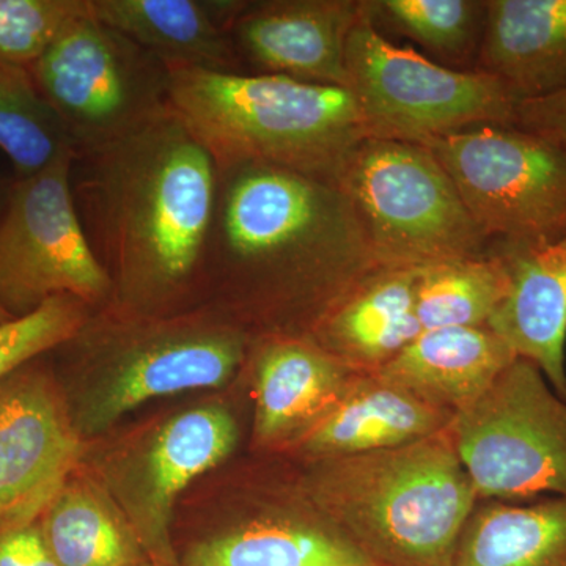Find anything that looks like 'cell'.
Returning a JSON list of instances; mask_svg holds the SVG:
<instances>
[{
    "instance_id": "cell-5",
    "label": "cell",
    "mask_w": 566,
    "mask_h": 566,
    "mask_svg": "<svg viewBox=\"0 0 566 566\" xmlns=\"http://www.w3.org/2000/svg\"><path fill=\"white\" fill-rule=\"evenodd\" d=\"M93 312L74 349V422L87 441L137 406L232 381L253 338L211 305L180 315L126 314L114 305Z\"/></svg>"
},
{
    "instance_id": "cell-28",
    "label": "cell",
    "mask_w": 566,
    "mask_h": 566,
    "mask_svg": "<svg viewBox=\"0 0 566 566\" xmlns=\"http://www.w3.org/2000/svg\"><path fill=\"white\" fill-rule=\"evenodd\" d=\"M93 312L77 297L55 296L31 314L0 323V382L41 354L73 340Z\"/></svg>"
},
{
    "instance_id": "cell-11",
    "label": "cell",
    "mask_w": 566,
    "mask_h": 566,
    "mask_svg": "<svg viewBox=\"0 0 566 566\" xmlns=\"http://www.w3.org/2000/svg\"><path fill=\"white\" fill-rule=\"evenodd\" d=\"M74 163L70 148L11 192L0 222V304L14 318L55 296L77 297L95 311L114 304V283L74 200Z\"/></svg>"
},
{
    "instance_id": "cell-24",
    "label": "cell",
    "mask_w": 566,
    "mask_h": 566,
    "mask_svg": "<svg viewBox=\"0 0 566 566\" xmlns=\"http://www.w3.org/2000/svg\"><path fill=\"white\" fill-rule=\"evenodd\" d=\"M452 566H566V495L528 502L479 499Z\"/></svg>"
},
{
    "instance_id": "cell-13",
    "label": "cell",
    "mask_w": 566,
    "mask_h": 566,
    "mask_svg": "<svg viewBox=\"0 0 566 566\" xmlns=\"http://www.w3.org/2000/svg\"><path fill=\"white\" fill-rule=\"evenodd\" d=\"M55 376L28 364L0 382V527L39 521L87 458Z\"/></svg>"
},
{
    "instance_id": "cell-7",
    "label": "cell",
    "mask_w": 566,
    "mask_h": 566,
    "mask_svg": "<svg viewBox=\"0 0 566 566\" xmlns=\"http://www.w3.org/2000/svg\"><path fill=\"white\" fill-rule=\"evenodd\" d=\"M346 70L370 137L422 144L476 126H513L521 102L491 74L447 69L387 40L370 0L349 36Z\"/></svg>"
},
{
    "instance_id": "cell-12",
    "label": "cell",
    "mask_w": 566,
    "mask_h": 566,
    "mask_svg": "<svg viewBox=\"0 0 566 566\" xmlns=\"http://www.w3.org/2000/svg\"><path fill=\"white\" fill-rule=\"evenodd\" d=\"M237 442L232 412L222 405H199L85 461L120 505L151 564L180 566L170 531L175 504L199 476L232 455Z\"/></svg>"
},
{
    "instance_id": "cell-3",
    "label": "cell",
    "mask_w": 566,
    "mask_h": 566,
    "mask_svg": "<svg viewBox=\"0 0 566 566\" xmlns=\"http://www.w3.org/2000/svg\"><path fill=\"white\" fill-rule=\"evenodd\" d=\"M300 491L379 566H452L479 502L449 430L379 452L311 461Z\"/></svg>"
},
{
    "instance_id": "cell-21",
    "label": "cell",
    "mask_w": 566,
    "mask_h": 566,
    "mask_svg": "<svg viewBox=\"0 0 566 566\" xmlns=\"http://www.w3.org/2000/svg\"><path fill=\"white\" fill-rule=\"evenodd\" d=\"M516 357L488 326L442 327L422 331L375 374L457 415L482 397Z\"/></svg>"
},
{
    "instance_id": "cell-6",
    "label": "cell",
    "mask_w": 566,
    "mask_h": 566,
    "mask_svg": "<svg viewBox=\"0 0 566 566\" xmlns=\"http://www.w3.org/2000/svg\"><path fill=\"white\" fill-rule=\"evenodd\" d=\"M334 181L381 266L423 268L490 252L455 182L422 144L364 137Z\"/></svg>"
},
{
    "instance_id": "cell-10",
    "label": "cell",
    "mask_w": 566,
    "mask_h": 566,
    "mask_svg": "<svg viewBox=\"0 0 566 566\" xmlns=\"http://www.w3.org/2000/svg\"><path fill=\"white\" fill-rule=\"evenodd\" d=\"M455 182L494 249L535 248L566 234V153L515 126H476L422 142Z\"/></svg>"
},
{
    "instance_id": "cell-25",
    "label": "cell",
    "mask_w": 566,
    "mask_h": 566,
    "mask_svg": "<svg viewBox=\"0 0 566 566\" xmlns=\"http://www.w3.org/2000/svg\"><path fill=\"white\" fill-rule=\"evenodd\" d=\"M509 286L504 259L494 252L419 268L417 318L422 331L486 326Z\"/></svg>"
},
{
    "instance_id": "cell-15",
    "label": "cell",
    "mask_w": 566,
    "mask_h": 566,
    "mask_svg": "<svg viewBox=\"0 0 566 566\" xmlns=\"http://www.w3.org/2000/svg\"><path fill=\"white\" fill-rule=\"evenodd\" d=\"M253 444L290 452L340 403L363 371L346 367L307 337L253 338Z\"/></svg>"
},
{
    "instance_id": "cell-20",
    "label": "cell",
    "mask_w": 566,
    "mask_h": 566,
    "mask_svg": "<svg viewBox=\"0 0 566 566\" xmlns=\"http://www.w3.org/2000/svg\"><path fill=\"white\" fill-rule=\"evenodd\" d=\"M453 412L376 374H357L340 403L290 450L304 461L379 452L449 430Z\"/></svg>"
},
{
    "instance_id": "cell-32",
    "label": "cell",
    "mask_w": 566,
    "mask_h": 566,
    "mask_svg": "<svg viewBox=\"0 0 566 566\" xmlns=\"http://www.w3.org/2000/svg\"><path fill=\"white\" fill-rule=\"evenodd\" d=\"M11 318H14V316H11L9 312L2 307V304H0V323L9 322Z\"/></svg>"
},
{
    "instance_id": "cell-8",
    "label": "cell",
    "mask_w": 566,
    "mask_h": 566,
    "mask_svg": "<svg viewBox=\"0 0 566 566\" xmlns=\"http://www.w3.org/2000/svg\"><path fill=\"white\" fill-rule=\"evenodd\" d=\"M76 156L128 136L169 106V69L96 20L88 0L29 69Z\"/></svg>"
},
{
    "instance_id": "cell-19",
    "label": "cell",
    "mask_w": 566,
    "mask_h": 566,
    "mask_svg": "<svg viewBox=\"0 0 566 566\" xmlns=\"http://www.w3.org/2000/svg\"><path fill=\"white\" fill-rule=\"evenodd\" d=\"M245 0H88L93 18L167 66L244 73L230 29Z\"/></svg>"
},
{
    "instance_id": "cell-14",
    "label": "cell",
    "mask_w": 566,
    "mask_h": 566,
    "mask_svg": "<svg viewBox=\"0 0 566 566\" xmlns=\"http://www.w3.org/2000/svg\"><path fill=\"white\" fill-rule=\"evenodd\" d=\"M367 0H245L230 29L241 66L348 88L346 48Z\"/></svg>"
},
{
    "instance_id": "cell-2",
    "label": "cell",
    "mask_w": 566,
    "mask_h": 566,
    "mask_svg": "<svg viewBox=\"0 0 566 566\" xmlns=\"http://www.w3.org/2000/svg\"><path fill=\"white\" fill-rule=\"evenodd\" d=\"M91 243L114 283V307L169 316L208 289L219 167L172 106L128 136L76 156Z\"/></svg>"
},
{
    "instance_id": "cell-1",
    "label": "cell",
    "mask_w": 566,
    "mask_h": 566,
    "mask_svg": "<svg viewBox=\"0 0 566 566\" xmlns=\"http://www.w3.org/2000/svg\"><path fill=\"white\" fill-rule=\"evenodd\" d=\"M379 266L331 178L268 163L219 167L208 259L211 307L252 338L307 337Z\"/></svg>"
},
{
    "instance_id": "cell-30",
    "label": "cell",
    "mask_w": 566,
    "mask_h": 566,
    "mask_svg": "<svg viewBox=\"0 0 566 566\" xmlns=\"http://www.w3.org/2000/svg\"><path fill=\"white\" fill-rule=\"evenodd\" d=\"M513 126L543 137L566 153V88L520 102Z\"/></svg>"
},
{
    "instance_id": "cell-27",
    "label": "cell",
    "mask_w": 566,
    "mask_h": 566,
    "mask_svg": "<svg viewBox=\"0 0 566 566\" xmlns=\"http://www.w3.org/2000/svg\"><path fill=\"white\" fill-rule=\"evenodd\" d=\"M370 9L375 20L381 18L447 61L476 62L486 0H370Z\"/></svg>"
},
{
    "instance_id": "cell-29",
    "label": "cell",
    "mask_w": 566,
    "mask_h": 566,
    "mask_svg": "<svg viewBox=\"0 0 566 566\" xmlns=\"http://www.w3.org/2000/svg\"><path fill=\"white\" fill-rule=\"evenodd\" d=\"M85 0H0V62L32 69Z\"/></svg>"
},
{
    "instance_id": "cell-26",
    "label": "cell",
    "mask_w": 566,
    "mask_h": 566,
    "mask_svg": "<svg viewBox=\"0 0 566 566\" xmlns=\"http://www.w3.org/2000/svg\"><path fill=\"white\" fill-rule=\"evenodd\" d=\"M70 148L73 145L65 128L41 95L31 71L0 62V150L9 156L20 178L46 169Z\"/></svg>"
},
{
    "instance_id": "cell-9",
    "label": "cell",
    "mask_w": 566,
    "mask_h": 566,
    "mask_svg": "<svg viewBox=\"0 0 566 566\" xmlns=\"http://www.w3.org/2000/svg\"><path fill=\"white\" fill-rule=\"evenodd\" d=\"M449 431L479 499L566 495V400L531 360L516 357Z\"/></svg>"
},
{
    "instance_id": "cell-22",
    "label": "cell",
    "mask_w": 566,
    "mask_h": 566,
    "mask_svg": "<svg viewBox=\"0 0 566 566\" xmlns=\"http://www.w3.org/2000/svg\"><path fill=\"white\" fill-rule=\"evenodd\" d=\"M517 98L566 88V0H486L475 69Z\"/></svg>"
},
{
    "instance_id": "cell-23",
    "label": "cell",
    "mask_w": 566,
    "mask_h": 566,
    "mask_svg": "<svg viewBox=\"0 0 566 566\" xmlns=\"http://www.w3.org/2000/svg\"><path fill=\"white\" fill-rule=\"evenodd\" d=\"M61 566H147L139 536L109 490L84 461L39 517Z\"/></svg>"
},
{
    "instance_id": "cell-4",
    "label": "cell",
    "mask_w": 566,
    "mask_h": 566,
    "mask_svg": "<svg viewBox=\"0 0 566 566\" xmlns=\"http://www.w3.org/2000/svg\"><path fill=\"white\" fill-rule=\"evenodd\" d=\"M169 69V102L218 167L268 163L334 180L353 145L370 137L348 88L277 74Z\"/></svg>"
},
{
    "instance_id": "cell-16",
    "label": "cell",
    "mask_w": 566,
    "mask_h": 566,
    "mask_svg": "<svg viewBox=\"0 0 566 566\" xmlns=\"http://www.w3.org/2000/svg\"><path fill=\"white\" fill-rule=\"evenodd\" d=\"M490 252L504 259L510 286L486 326L566 400V234L535 248Z\"/></svg>"
},
{
    "instance_id": "cell-31",
    "label": "cell",
    "mask_w": 566,
    "mask_h": 566,
    "mask_svg": "<svg viewBox=\"0 0 566 566\" xmlns=\"http://www.w3.org/2000/svg\"><path fill=\"white\" fill-rule=\"evenodd\" d=\"M0 566H61L44 542L39 521L0 527Z\"/></svg>"
},
{
    "instance_id": "cell-17",
    "label": "cell",
    "mask_w": 566,
    "mask_h": 566,
    "mask_svg": "<svg viewBox=\"0 0 566 566\" xmlns=\"http://www.w3.org/2000/svg\"><path fill=\"white\" fill-rule=\"evenodd\" d=\"M180 566H379L300 491L196 543Z\"/></svg>"
},
{
    "instance_id": "cell-33",
    "label": "cell",
    "mask_w": 566,
    "mask_h": 566,
    "mask_svg": "<svg viewBox=\"0 0 566 566\" xmlns=\"http://www.w3.org/2000/svg\"><path fill=\"white\" fill-rule=\"evenodd\" d=\"M147 566H159V565H155V564H148Z\"/></svg>"
},
{
    "instance_id": "cell-18",
    "label": "cell",
    "mask_w": 566,
    "mask_h": 566,
    "mask_svg": "<svg viewBox=\"0 0 566 566\" xmlns=\"http://www.w3.org/2000/svg\"><path fill=\"white\" fill-rule=\"evenodd\" d=\"M417 275L419 268H376L322 316L307 338L346 367L375 374L422 334Z\"/></svg>"
}]
</instances>
